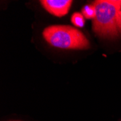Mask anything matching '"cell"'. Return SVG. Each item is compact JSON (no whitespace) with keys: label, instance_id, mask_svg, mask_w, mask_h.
Listing matches in <instances>:
<instances>
[{"label":"cell","instance_id":"1","mask_svg":"<svg viewBox=\"0 0 121 121\" xmlns=\"http://www.w3.org/2000/svg\"><path fill=\"white\" fill-rule=\"evenodd\" d=\"M93 4L96 9L92 29L104 39L121 36V0H97Z\"/></svg>","mask_w":121,"mask_h":121},{"label":"cell","instance_id":"2","mask_svg":"<svg viewBox=\"0 0 121 121\" xmlns=\"http://www.w3.org/2000/svg\"><path fill=\"white\" fill-rule=\"evenodd\" d=\"M44 39L52 47L65 49H88L90 43L81 31L66 25H54L43 31Z\"/></svg>","mask_w":121,"mask_h":121},{"label":"cell","instance_id":"3","mask_svg":"<svg viewBox=\"0 0 121 121\" xmlns=\"http://www.w3.org/2000/svg\"><path fill=\"white\" fill-rule=\"evenodd\" d=\"M41 5L48 13L57 16L62 17L67 15L72 5L71 0H41Z\"/></svg>","mask_w":121,"mask_h":121},{"label":"cell","instance_id":"4","mask_svg":"<svg viewBox=\"0 0 121 121\" xmlns=\"http://www.w3.org/2000/svg\"><path fill=\"white\" fill-rule=\"evenodd\" d=\"M81 13L84 17L88 20H94L96 15V9L95 6L92 4H86L85 5L81 10Z\"/></svg>","mask_w":121,"mask_h":121},{"label":"cell","instance_id":"5","mask_svg":"<svg viewBox=\"0 0 121 121\" xmlns=\"http://www.w3.org/2000/svg\"><path fill=\"white\" fill-rule=\"evenodd\" d=\"M71 22L75 26L82 28L85 24V17L82 15V13H75L71 17Z\"/></svg>","mask_w":121,"mask_h":121}]
</instances>
